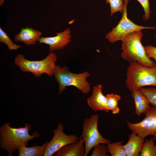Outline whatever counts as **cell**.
<instances>
[{
  "mask_svg": "<svg viewBox=\"0 0 156 156\" xmlns=\"http://www.w3.org/2000/svg\"><path fill=\"white\" fill-rule=\"evenodd\" d=\"M10 124L5 122L0 127V147L7 151L8 156H13V153L20 146H27L29 140L40 136L36 131L32 135H29L31 127L29 123H25L23 127L19 128L11 127Z\"/></svg>",
  "mask_w": 156,
  "mask_h": 156,
  "instance_id": "cell-1",
  "label": "cell"
},
{
  "mask_svg": "<svg viewBox=\"0 0 156 156\" xmlns=\"http://www.w3.org/2000/svg\"><path fill=\"white\" fill-rule=\"evenodd\" d=\"M143 36L141 30L135 31L126 35L122 41L121 57L129 63L138 62L149 68L156 66V63L146 54L141 42Z\"/></svg>",
  "mask_w": 156,
  "mask_h": 156,
  "instance_id": "cell-2",
  "label": "cell"
},
{
  "mask_svg": "<svg viewBox=\"0 0 156 156\" xmlns=\"http://www.w3.org/2000/svg\"><path fill=\"white\" fill-rule=\"evenodd\" d=\"M125 83L131 92L146 86L156 87V66L145 67L138 62L129 63Z\"/></svg>",
  "mask_w": 156,
  "mask_h": 156,
  "instance_id": "cell-3",
  "label": "cell"
},
{
  "mask_svg": "<svg viewBox=\"0 0 156 156\" xmlns=\"http://www.w3.org/2000/svg\"><path fill=\"white\" fill-rule=\"evenodd\" d=\"M89 73L84 71L79 73L70 72L68 66L61 67L56 65L53 75L59 85L60 94L67 88V86L75 87L83 94H86L90 91V87L89 83L86 80L90 76Z\"/></svg>",
  "mask_w": 156,
  "mask_h": 156,
  "instance_id": "cell-4",
  "label": "cell"
},
{
  "mask_svg": "<svg viewBox=\"0 0 156 156\" xmlns=\"http://www.w3.org/2000/svg\"><path fill=\"white\" fill-rule=\"evenodd\" d=\"M57 57L53 52H50L44 59L39 61H30L25 59L19 54L14 59V64L23 72L33 73L36 77H39L44 73L52 77L55 68Z\"/></svg>",
  "mask_w": 156,
  "mask_h": 156,
  "instance_id": "cell-5",
  "label": "cell"
},
{
  "mask_svg": "<svg viewBox=\"0 0 156 156\" xmlns=\"http://www.w3.org/2000/svg\"><path fill=\"white\" fill-rule=\"evenodd\" d=\"M99 116L98 114L92 115L90 117L85 118L82 123L83 131L79 139H82L84 141L85 156H87L96 145L100 143L107 144L111 142L109 139L103 137L99 131Z\"/></svg>",
  "mask_w": 156,
  "mask_h": 156,
  "instance_id": "cell-6",
  "label": "cell"
},
{
  "mask_svg": "<svg viewBox=\"0 0 156 156\" xmlns=\"http://www.w3.org/2000/svg\"><path fill=\"white\" fill-rule=\"evenodd\" d=\"M129 0H124V8L120 21L105 36V38L111 43H114L119 40L122 41L126 35L133 31L146 29H155L156 28L155 27H144L138 25L128 18L127 7Z\"/></svg>",
  "mask_w": 156,
  "mask_h": 156,
  "instance_id": "cell-7",
  "label": "cell"
},
{
  "mask_svg": "<svg viewBox=\"0 0 156 156\" xmlns=\"http://www.w3.org/2000/svg\"><path fill=\"white\" fill-rule=\"evenodd\" d=\"M64 126L60 123L53 131V136L48 142L45 149L44 156H51L62 147L68 144L76 142L79 140L75 134H66L64 132Z\"/></svg>",
  "mask_w": 156,
  "mask_h": 156,
  "instance_id": "cell-8",
  "label": "cell"
},
{
  "mask_svg": "<svg viewBox=\"0 0 156 156\" xmlns=\"http://www.w3.org/2000/svg\"><path fill=\"white\" fill-rule=\"evenodd\" d=\"M145 114V117L140 122L132 123L127 122L130 130L138 136L144 138L156 133V108L150 107Z\"/></svg>",
  "mask_w": 156,
  "mask_h": 156,
  "instance_id": "cell-9",
  "label": "cell"
},
{
  "mask_svg": "<svg viewBox=\"0 0 156 156\" xmlns=\"http://www.w3.org/2000/svg\"><path fill=\"white\" fill-rule=\"evenodd\" d=\"M71 30L66 28L64 31L57 33L54 36L41 37L39 43H44L49 45L50 52L59 49H62L71 42Z\"/></svg>",
  "mask_w": 156,
  "mask_h": 156,
  "instance_id": "cell-10",
  "label": "cell"
},
{
  "mask_svg": "<svg viewBox=\"0 0 156 156\" xmlns=\"http://www.w3.org/2000/svg\"><path fill=\"white\" fill-rule=\"evenodd\" d=\"M103 88L101 84L94 86L92 94L87 99L88 105L95 112L101 111L107 113L110 111L107 106L106 96L103 93Z\"/></svg>",
  "mask_w": 156,
  "mask_h": 156,
  "instance_id": "cell-11",
  "label": "cell"
},
{
  "mask_svg": "<svg viewBox=\"0 0 156 156\" xmlns=\"http://www.w3.org/2000/svg\"><path fill=\"white\" fill-rule=\"evenodd\" d=\"M42 34L41 31L31 27L22 28L19 33L15 35L14 41L23 42L27 45H34L39 41Z\"/></svg>",
  "mask_w": 156,
  "mask_h": 156,
  "instance_id": "cell-12",
  "label": "cell"
},
{
  "mask_svg": "<svg viewBox=\"0 0 156 156\" xmlns=\"http://www.w3.org/2000/svg\"><path fill=\"white\" fill-rule=\"evenodd\" d=\"M129 140L127 143L123 145V147L127 156H139L145 138L138 136L132 131L129 134Z\"/></svg>",
  "mask_w": 156,
  "mask_h": 156,
  "instance_id": "cell-13",
  "label": "cell"
},
{
  "mask_svg": "<svg viewBox=\"0 0 156 156\" xmlns=\"http://www.w3.org/2000/svg\"><path fill=\"white\" fill-rule=\"evenodd\" d=\"M54 156H85L84 141L83 139L67 144L60 148Z\"/></svg>",
  "mask_w": 156,
  "mask_h": 156,
  "instance_id": "cell-14",
  "label": "cell"
},
{
  "mask_svg": "<svg viewBox=\"0 0 156 156\" xmlns=\"http://www.w3.org/2000/svg\"><path fill=\"white\" fill-rule=\"evenodd\" d=\"M131 95L135 103V113L138 116L145 113L151 107L148 99L139 89L131 91Z\"/></svg>",
  "mask_w": 156,
  "mask_h": 156,
  "instance_id": "cell-15",
  "label": "cell"
},
{
  "mask_svg": "<svg viewBox=\"0 0 156 156\" xmlns=\"http://www.w3.org/2000/svg\"><path fill=\"white\" fill-rule=\"evenodd\" d=\"M48 142V141L42 145H35L30 147L25 146L19 147L17 149L18 156H43L45 149Z\"/></svg>",
  "mask_w": 156,
  "mask_h": 156,
  "instance_id": "cell-16",
  "label": "cell"
},
{
  "mask_svg": "<svg viewBox=\"0 0 156 156\" xmlns=\"http://www.w3.org/2000/svg\"><path fill=\"white\" fill-rule=\"evenodd\" d=\"M106 104L108 109L112 111L114 114H118L120 109L118 107V101L121 99V96L113 93L107 94L105 96Z\"/></svg>",
  "mask_w": 156,
  "mask_h": 156,
  "instance_id": "cell-17",
  "label": "cell"
},
{
  "mask_svg": "<svg viewBox=\"0 0 156 156\" xmlns=\"http://www.w3.org/2000/svg\"><path fill=\"white\" fill-rule=\"evenodd\" d=\"M139 156H156V144L153 138L146 140L143 143Z\"/></svg>",
  "mask_w": 156,
  "mask_h": 156,
  "instance_id": "cell-18",
  "label": "cell"
},
{
  "mask_svg": "<svg viewBox=\"0 0 156 156\" xmlns=\"http://www.w3.org/2000/svg\"><path fill=\"white\" fill-rule=\"evenodd\" d=\"M123 142L119 141L117 142L107 144L108 152L112 156H126L122 143Z\"/></svg>",
  "mask_w": 156,
  "mask_h": 156,
  "instance_id": "cell-19",
  "label": "cell"
},
{
  "mask_svg": "<svg viewBox=\"0 0 156 156\" xmlns=\"http://www.w3.org/2000/svg\"><path fill=\"white\" fill-rule=\"evenodd\" d=\"M139 90L147 98L150 104L156 108V88L143 87Z\"/></svg>",
  "mask_w": 156,
  "mask_h": 156,
  "instance_id": "cell-20",
  "label": "cell"
},
{
  "mask_svg": "<svg viewBox=\"0 0 156 156\" xmlns=\"http://www.w3.org/2000/svg\"><path fill=\"white\" fill-rule=\"evenodd\" d=\"M106 4L109 3L110 8V16L115 13L119 12L122 14L124 10V0H105Z\"/></svg>",
  "mask_w": 156,
  "mask_h": 156,
  "instance_id": "cell-21",
  "label": "cell"
},
{
  "mask_svg": "<svg viewBox=\"0 0 156 156\" xmlns=\"http://www.w3.org/2000/svg\"><path fill=\"white\" fill-rule=\"evenodd\" d=\"M0 42L5 44L10 51L17 50L22 48L20 46L14 43L8 36L7 33L3 30L0 27Z\"/></svg>",
  "mask_w": 156,
  "mask_h": 156,
  "instance_id": "cell-22",
  "label": "cell"
},
{
  "mask_svg": "<svg viewBox=\"0 0 156 156\" xmlns=\"http://www.w3.org/2000/svg\"><path fill=\"white\" fill-rule=\"evenodd\" d=\"M105 144L100 143L95 145L91 154L92 156H109L107 154L108 148Z\"/></svg>",
  "mask_w": 156,
  "mask_h": 156,
  "instance_id": "cell-23",
  "label": "cell"
},
{
  "mask_svg": "<svg viewBox=\"0 0 156 156\" xmlns=\"http://www.w3.org/2000/svg\"><path fill=\"white\" fill-rule=\"evenodd\" d=\"M143 8L144 14L143 16L144 21L148 20L150 17L151 10L149 0H137Z\"/></svg>",
  "mask_w": 156,
  "mask_h": 156,
  "instance_id": "cell-24",
  "label": "cell"
},
{
  "mask_svg": "<svg viewBox=\"0 0 156 156\" xmlns=\"http://www.w3.org/2000/svg\"><path fill=\"white\" fill-rule=\"evenodd\" d=\"M146 54L150 59L153 58L156 63V47L148 45L144 47Z\"/></svg>",
  "mask_w": 156,
  "mask_h": 156,
  "instance_id": "cell-25",
  "label": "cell"
},
{
  "mask_svg": "<svg viewBox=\"0 0 156 156\" xmlns=\"http://www.w3.org/2000/svg\"><path fill=\"white\" fill-rule=\"evenodd\" d=\"M153 138L155 140L156 142V133H155L154 135Z\"/></svg>",
  "mask_w": 156,
  "mask_h": 156,
  "instance_id": "cell-26",
  "label": "cell"
},
{
  "mask_svg": "<svg viewBox=\"0 0 156 156\" xmlns=\"http://www.w3.org/2000/svg\"><path fill=\"white\" fill-rule=\"evenodd\" d=\"M4 2V0H0V5L2 4Z\"/></svg>",
  "mask_w": 156,
  "mask_h": 156,
  "instance_id": "cell-27",
  "label": "cell"
}]
</instances>
